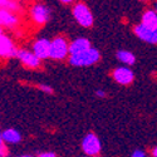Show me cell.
<instances>
[{
	"mask_svg": "<svg viewBox=\"0 0 157 157\" xmlns=\"http://www.w3.org/2000/svg\"><path fill=\"white\" fill-rule=\"evenodd\" d=\"M0 136L4 143L8 145H18L21 142V133L15 128H6L4 131H0Z\"/></svg>",
	"mask_w": 157,
	"mask_h": 157,
	"instance_id": "7c38bea8",
	"label": "cell"
},
{
	"mask_svg": "<svg viewBox=\"0 0 157 157\" xmlns=\"http://www.w3.org/2000/svg\"><path fill=\"white\" fill-rule=\"evenodd\" d=\"M17 58L19 59V62L27 68L30 69H36L40 67V59H39L32 50L28 49H18L17 52Z\"/></svg>",
	"mask_w": 157,
	"mask_h": 157,
	"instance_id": "52a82bcc",
	"label": "cell"
},
{
	"mask_svg": "<svg viewBox=\"0 0 157 157\" xmlns=\"http://www.w3.org/2000/svg\"><path fill=\"white\" fill-rule=\"evenodd\" d=\"M50 15H52L50 9L48 8V5L43 3H36L30 9V18L38 25H43L48 23L50 19Z\"/></svg>",
	"mask_w": 157,
	"mask_h": 157,
	"instance_id": "5b68a950",
	"label": "cell"
},
{
	"mask_svg": "<svg viewBox=\"0 0 157 157\" xmlns=\"http://www.w3.org/2000/svg\"><path fill=\"white\" fill-rule=\"evenodd\" d=\"M18 48L15 47L13 39L6 34H0V58L8 59L17 57Z\"/></svg>",
	"mask_w": 157,
	"mask_h": 157,
	"instance_id": "ba28073f",
	"label": "cell"
},
{
	"mask_svg": "<svg viewBox=\"0 0 157 157\" xmlns=\"http://www.w3.org/2000/svg\"><path fill=\"white\" fill-rule=\"evenodd\" d=\"M4 33V30H3V28L2 27H0V34H3Z\"/></svg>",
	"mask_w": 157,
	"mask_h": 157,
	"instance_id": "d4e9b609",
	"label": "cell"
},
{
	"mask_svg": "<svg viewBox=\"0 0 157 157\" xmlns=\"http://www.w3.org/2000/svg\"><path fill=\"white\" fill-rule=\"evenodd\" d=\"M49 44H50V40H48L45 38L36 39V40L33 43L32 52L40 60L48 59L49 58Z\"/></svg>",
	"mask_w": 157,
	"mask_h": 157,
	"instance_id": "8fae6325",
	"label": "cell"
},
{
	"mask_svg": "<svg viewBox=\"0 0 157 157\" xmlns=\"http://www.w3.org/2000/svg\"><path fill=\"white\" fill-rule=\"evenodd\" d=\"M112 78L120 86H129L135 81V73L129 67H117L112 71Z\"/></svg>",
	"mask_w": 157,
	"mask_h": 157,
	"instance_id": "8992f818",
	"label": "cell"
},
{
	"mask_svg": "<svg viewBox=\"0 0 157 157\" xmlns=\"http://www.w3.org/2000/svg\"><path fill=\"white\" fill-rule=\"evenodd\" d=\"M145 28H148L151 30L157 32V14L153 9H147L143 11V14L141 17V23Z\"/></svg>",
	"mask_w": 157,
	"mask_h": 157,
	"instance_id": "5bb4252c",
	"label": "cell"
},
{
	"mask_svg": "<svg viewBox=\"0 0 157 157\" xmlns=\"http://www.w3.org/2000/svg\"><path fill=\"white\" fill-rule=\"evenodd\" d=\"M19 24V17L17 13L6 9H0V27L8 29H15Z\"/></svg>",
	"mask_w": 157,
	"mask_h": 157,
	"instance_id": "30bf717a",
	"label": "cell"
},
{
	"mask_svg": "<svg viewBox=\"0 0 157 157\" xmlns=\"http://www.w3.org/2000/svg\"><path fill=\"white\" fill-rule=\"evenodd\" d=\"M133 33L142 42L148 43V44H157V32L156 30H151L148 28H145L142 24H137L133 27Z\"/></svg>",
	"mask_w": 157,
	"mask_h": 157,
	"instance_id": "9c48e42d",
	"label": "cell"
},
{
	"mask_svg": "<svg viewBox=\"0 0 157 157\" xmlns=\"http://www.w3.org/2000/svg\"><path fill=\"white\" fill-rule=\"evenodd\" d=\"M151 156H152V157H157V146L152 148V151H151Z\"/></svg>",
	"mask_w": 157,
	"mask_h": 157,
	"instance_id": "44dd1931",
	"label": "cell"
},
{
	"mask_svg": "<svg viewBox=\"0 0 157 157\" xmlns=\"http://www.w3.org/2000/svg\"><path fill=\"white\" fill-rule=\"evenodd\" d=\"M94 94L98 97V98H106L107 97V92L104 89H97L96 92H94Z\"/></svg>",
	"mask_w": 157,
	"mask_h": 157,
	"instance_id": "d6986e66",
	"label": "cell"
},
{
	"mask_svg": "<svg viewBox=\"0 0 157 157\" xmlns=\"http://www.w3.org/2000/svg\"><path fill=\"white\" fill-rule=\"evenodd\" d=\"M0 143H4V142H3V140H2V136H0Z\"/></svg>",
	"mask_w": 157,
	"mask_h": 157,
	"instance_id": "4316f807",
	"label": "cell"
},
{
	"mask_svg": "<svg viewBox=\"0 0 157 157\" xmlns=\"http://www.w3.org/2000/svg\"><path fill=\"white\" fill-rule=\"evenodd\" d=\"M0 9H6L17 13L20 9V5L17 0H0Z\"/></svg>",
	"mask_w": 157,
	"mask_h": 157,
	"instance_id": "2e32d148",
	"label": "cell"
},
{
	"mask_svg": "<svg viewBox=\"0 0 157 157\" xmlns=\"http://www.w3.org/2000/svg\"><path fill=\"white\" fill-rule=\"evenodd\" d=\"M39 89H40L42 92L47 93V94H52V93L54 92L53 88H52L50 86H48V84H40V86H39Z\"/></svg>",
	"mask_w": 157,
	"mask_h": 157,
	"instance_id": "e0dca14e",
	"label": "cell"
},
{
	"mask_svg": "<svg viewBox=\"0 0 157 157\" xmlns=\"http://www.w3.org/2000/svg\"><path fill=\"white\" fill-rule=\"evenodd\" d=\"M94 157H98V156H94Z\"/></svg>",
	"mask_w": 157,
	"mask_h": 157,
	"instance_id": "83f0119b",
	"label": "cell"
},
{
	"mask_svg": "<svg viewBox=\"0 0 157 157\" xmlns=\"http://www.w3.org/2000/svg\"><path fill=\"white\" fill-rule=\"evenodd\" d=\"M138 2H142V3H145V2H148V0H138Z\"/></svg>",
	"mask_w": 157,
	"mask_h": 157,
	"instance_id": "484cf974",
	"label": "cell"
},
{
	"mask_svg": "<svg viewBox=\"0 0 157 157\" xmlns=\"http://www.w3.org/2000/svg\"><path fill=\"white\" fill-rule=\"evenodd\" d=\"M155 11H156V14H157V2H156V4H155V9H153Z\"/></svg>",
	"mask_w": 157,
	"mask_h": 157,
	"instance_id": "cb8c5ba5",
	"label": "cell"
},
{
	"mask_svg": "<svg viewBox=\"0 0 157 157\" xmlns=\"http://www.w3.org/2000/svg\"><path fill=\"white\" fill-rule=\"evenodd\" d=\"M101 60V53L99 50L96 48H89L82 53L78 54H73L68 57V62L72 67H77V68H84V67H90V65H94Z\"/></svg>",
	"mask_w": 157,
	"mask_h": 157,
	"instance_id": "6da1fadb",
	"label": "cell"
},
{
	"mask_svg": "<svg viewBox=\"0 0 157 157\" xmlns=\"http://www.w3.org/2000/svg\"><path fill=\"white\" fill-rule=\"evenodd\" d=\"M36 157H57V153H56V152H50V151H48V152H42V153H39Z\"/></svg>",
	"mask_w": 157,
	"mask_h": 157,
	"instance_id": "ffe728a7",
	"label": "cell"
},
{
	"mask_svg": "<svg viewBox=\"0 0 157 157\" xmlns=\"http://www.w3.org/2000/svg\"><path fill=\"white\" fill-rule=\"evenodd\" d=\"M18 157H34V156H32V155H20Z\"/></svg>",
	"mask_w": 157,
	"mask_h": 157,
	"instance_id": "603a6c76",
	"label": "cell"
},
{
	"mask_svg": "<svg viewBox=\"0 0 157 157\" xmlns=\"http://www.w3.org/2000/svg\"><path fill=\"white\" fill-rule=\"evenodd\" d=\"M89 48H92V44L87 38H77L69 43V56L82 53Z\"/></svg>",
	"mask_w": 157,
	"mask_h": 157,
	"instance_id": "4fadbf2b",
	"label": "cell"
},
{
	"mask_svg": "<svg viewBox=\"0 0 157 157\" xmlns=\"http://www.w3.org/2000/svg\"><path fill=\"white\" fill-rule=\"evenodd\" d=\"M101 150H102V145H101V141L96 133L89 132L83 137L82 151L84 152V155H87L88 157H94V156L99 155Z\"/></svg>",
	"mask_w": 157,
	"mask_h": 157,
	"instance_id": "277c9868",
	"label": "cell"
},
{
	"mask_svg": "<svg viewBox=\"0 0 157 157\" xmlns=\"http://www.w3.org/2000/svg\"><path fill=\"white\" fill-rule=\"evenodd\" d=\"M58 2H60V3H63V4H72L74 0H58Z\"/></svg>",
	"mask_w": 157,
	"mask_h": 157,
	"instance_id": "7402d4cb",
	"label": "cell"
},
{
	"mask_svg": "<svg viewBox=\"0 0 157 157\" xmlns=\"http://www.w3.org/2000/svg\"><path fill=\"white\" fill-rule=\"evenodd\" d=\"M72 15L75 21L83 28H90L94 23V18L88 5L83 2H78L72 8Z\"/></svg>",
	"mask_w": 157,
	"mask_h": 157,
	"instance_id": "3957f363",
	"label": "cell"
},
{
	"mask_svg": "<svg viewBox=\"0 0 157 157\" xmlns=\"http://www.w3.org/2000/svg\"><path fill=\"white\" fill-rule=\"evenodd\" d=\"M131 157H147V153L143 150H135L131 155Z\"/></svg>",
	"mask_w": 157,
	"mask_h": 157,
	"instance_id": "ac0fdd59",
	"label": "cell"
},
{
	"mask_svg": "<svg viewBox=\"0 0 157 157\" xmlns=\"http://www.w3.org/2000/svg\"><path fill=\"white\" fill-rule=\"evenodd\" d=\"M69 57V42L68 39L58 35L50 40L49 44V58L53 60H64Z\"/></svg>",
	"mask_w": 157,
	"mask_h": 157,
	"instance_id": "7a4b0ae2",
	"label": "cell"
},
{
	"mask_svg": "<svg viewBox=\"0 0 157 157\" xmlns=\"http://www.w3.org/2000/svg\"><path fill=\"white\" fill-rule=\"evenodd\" d=\"M116 57L122 64H124L126 67H131V65H133L136 63V56L129 50H124V49L118 50Z\"/></svg>",
	"mask_w": 157,
	"mask_h": 157,
	"instance_id": "9a60e30c",
	"label": "cell"
}]
</instances>
